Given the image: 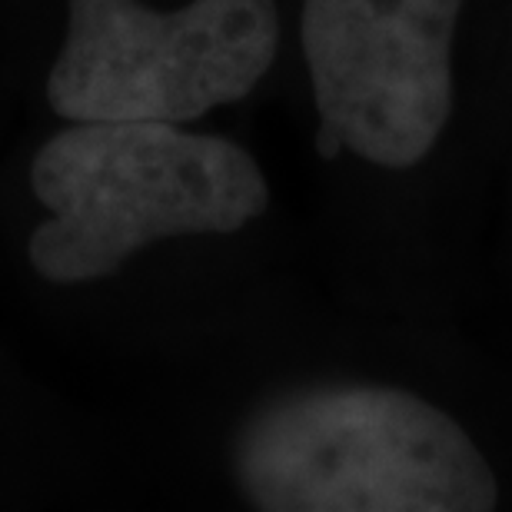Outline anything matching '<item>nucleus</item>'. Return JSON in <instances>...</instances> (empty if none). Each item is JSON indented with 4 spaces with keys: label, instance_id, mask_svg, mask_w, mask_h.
I'll return each mask as SVG.
<instances>
[{
    "label": "nucleus",
    "instance_id": "nucleus-1",
    "mask_svg": "<svg viewBox=\"0 0 512 512\" xmlns=\"http://www.w3.org/2000/svg\"><path fill=\"white\" fill-rule=\"evenodd\" d=\"M512 0H293L346 306L463 323L496 187Z\"/></svg>",
    "mask_w": 512,
    "mask_h": 512
},
{
    "label": "nucleus",
    "instance_id": "nucleus-2",
    "mask_svg": "<svg viewBox=\"0 0 512 512\" xmlns=\"http://www.w3.org/2000/svg\"><path fill=\"white\" fill-rule=\"evenodd\" d=\"M50 217L30 266L50 283H94L160 243L240 247L270 227L273 183L240 140L183 124L100 120L54 133L30 163Z\"/></svg>",
    "mask_w": 512,
    "mask_h": 512
},
{
    "label": "nucleus",
    "instance_id": "nucleus-3",
    "mask_svg": "<svg viewBox=\"0 0 512 512\" xmlns=\"http://www.w3.org/2000/svg\"><path fill=\"white\" fill-rule=\"evenodd\" d=\"M290 37L283 0H67L47 100L70 124H197L250 100Z\"/></svg>",
    "mask_w": 512,
    "mask_h": 512
},
{
    "label": "nucleus",
    "instance_id": "nucleus-4",
    "mask_svg": "<svg viewBox=\"0 0 512 512\" xmlns=\"http://www.w3.org/2000/svg\"><path fill=\"white\" fill-rule=\"evenodd\" d=\"M466 326L512 363V4L506 24L503 94H499L496 187L476 290L466 310Z\"/></svg>",
    "mask_w": 512,
    "mask_h": 512
}]
</instances>
